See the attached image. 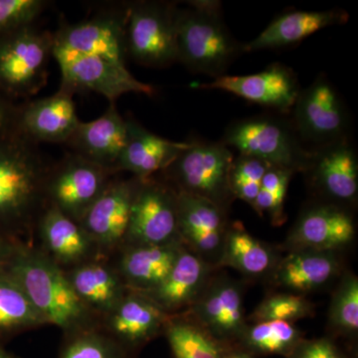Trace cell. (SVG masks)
<instances>
[{"label": "cell", "mask_w": 358, "mask_h": 358, "mask_svg": "<svg viewBox=\"0 0 358 358\" xmlns=\"http://www.w3.org/2000/svg\"><path fill=\"white\" fill-rule=\"evenodd\" d=\"M187 8L176 10L178 62L196 74L217 79L244 52L224 22L219 1H188Z\"/></svg>", "instance_id": "1"}, {"label": "cell", "mask_w": 358, "mask_h": 358, "mask_svg": "<svg viewBox=\"0 0 358 358\" xmlns=\"http://www.w3.org/2000/svg\"><path fill=\"white\" fill-rule=\"evenodd\" d=\"M42 237L47 248L65 264L81 260L88 253L91 238L80 223L54 206H49L40 219Z\"/></svg>", "instance_id": "27"}, {"label": "cell", "mask_w": 358, "mask_h": 358, "mask_svg": "<svg viewBox=\"0 0 358 358\" xmlns=\"http://www.w3.org/2000/svg\"><path fill=\"white\" fill-rule=\"evenodd\" d=\"M313 313V305L305 296L296 294H277L265 299L251 315L254 322L282 320L293 322Z\"/></svg>", "instance_id": "37"}, {"label": "cell", "mask_w": 358, "mask_h": 358, "mask_svg": "<svg viewBox=\"0 0 358 358\" xmlns=\"http://www.w3.org/2000/svg\"><path fill=\"white\" fill-rule=\"evenodd\" d=\"M128 136L115 171H128L141 181L164 171L187 147V141H173L148 131L127 117Z\"/></svg>", "instance_id": "21"}, {"label": "cell", "mask_w": 358, "mask_h": 358, "mask_svg": "<svg viewBox=\"0 0 358 358\" xmlns=\"http://www.w3.org/2000/svg\"><path fill=\"white\" fill-rule=\"evenodd\" d=\"M53 58L61 70L60 87L74 94L77 91L94 92L105 96L110 103H115L124 94L152 96L155 93L154 87L134 78L126 64L56 45L53 47Z\"/></svg>", "instance_id": "8"}, {"label": "cell", "mask_w": 358, "mask_h": 358, "mask_svg": "<svg viewBox=\"0 0 358 358\" xmlns=\"http://www.w3.org/2000/svg\"><path fill=\"white\" fill-rule=\"evenodd\" d=\"M339 261L331 251L293 250L274 268V279L282 288L301 294L324 287L339 272Z\"/></svg>", "instance_id": "25"}, {"label": "cell", "mask_w": 358, "mask_h": 358, "mask_svg": "<svg viewBox=\"0 0 358 358\" xmlns=\"http://www.w3.org/2000/svg\"><path fill=\"white\" fill-rule=\"evenodd\" d=\"M221 141L238 155L256 157L294 173H305L312 157V150L301 143L291 119L282 115L238 120L227 127Z\"/></svg>", "instance_id": "3"}, {"label": "cell", "mask_w": 358, "mask_h": 358, "mask_svg": "<svg viewBox=\"0 0 358 358\" xmlns=\"http://www.w3.org/2000/svg\"><path fill=\"white\" fill-rule=\"evenodd\" d=\"M164 331L176 358H222L226 353L221 343L194 322L171 320Z\"/></svg>", "instance_id": "32"}, {"label": "cell", "mask_w": 358, "mask_h": 358, "mask_svg": "<svg viewBox=\"0 0 358 358\" xmlns=\"http://www.w3.org/2000/svg\"><path fill=\"white\" fill-rule=\"evenodd\" d=\"M140 182V179L136 178L131 180L110 181L80 221L91 240L113 246L126 238Z\"/></svg>", "instance_id": "19"}, {"label": "cell", "mask_w": 358, "mask_h": 358, "mask_svg": "<svg viewBox=\"0 0 358 358\" xmlns=\"http://www.w3.org/2000/svg\"><path fill=\"white\" fill-rule=\"evenodd\" d=\"M176 10L178 6L173 2H129L127 56L150 68H166L178 62Z\"/></svg>", "instance_id": "7"}, {"label": "cell", "mask_w": 358, "mask_h": 358, "mask_svg": "<svg viewBox=\"0 0 358 358\" xmlns=\"http://www.w3.org/2000/svg\"><path fill=\"white\" fill-rule=\"evenodd\" d=\"M128 124L115 107L109 109L98 119L80 122L76 131L66 145L84 159L115 173L117 162L127 143Z\"/></svg>", "instance_id": "20"}, {"label": "cell", "mask_w": 358, "mask_h": 358, "mask_svg": "<svg viewBox=\"0 0 358 358\" xmlns=\"http://www.w3.org/2000/svg\"><path fill=\"white\" fill-rule=\"evenodd\" d=\"M54 35L34 24L0 35V87L13 96H33L47 83Z\"/></svg>", "instance_id": "6"}, {"label": "cell", "mask_w": 358, "mask_h": 358, "mask_svg": "<svg viewBox=\"0 0 358 358\" xmlns=\"http://www.w3.org/2000/svg\"><path fill=\"white\" fill-rule=\"evenodd\" d=\"M20 131L0 138V217L27 221L46 200L52 164Z\"/></svg>", "instance_id": "2"}, {"label": "cell", "mask_w": 358, "mask_h": 358, "mask_svg": "<svg viewBox=\"0 0 358 358\" xmlns=\"http://www.w3.org/2000/svg\"><path fill=\"white\" fill-rule=\"evenodd\" d=\"M4 247L3 244H2L1 240H0V257L3 255Z\"/></svg>", "instance_id": "43"}, {"label": "cell", "mask_w": 358, "mask_h": 358, "mask_svg": "<svg viewBox=\"0 0 358 358\" xmlns=\"http://www.w3.org/2000/svg\"><path fill=\"white\" fill-rule=\"evenodd\" d=\"M294 173L284 167L268 166L252 206L259 215L268 217L274 226H281L286 221L285 202Z\"/></svg>", "instance_id": "33"}, {"label": "cell", "mask_w": 358, "mask_h": 358, "mask_svg": "<svg viewBox=\"0 0 358 358\" xmlns=\"http://www.w3.org/2000/svg\"><path fill=\"white\" fill-rule=\"evenodd\" d=\"M58 358H128V352L114 338L84 331L68 338Z\"/></svg>", "instance_id": "36"}, {"label": "cell", "mask_w": 358, "mask_h": 358, "mask_svg": "<svg viewBox=\"0 0 358 358\" xmlns=\"http://www.w3.org/2000/svg\"><path fill=\"white\" fill-rule=\"evenodd\" d=\"M307 171L313 185L334 204L352 203L358 193V159L350 138L313 148Z\"/></svg>", "instance_id": "16"}, {"label": "cell", "mask_w": 358, "mask_h": 358, "mask_svg": "<svg viewBox=\"0 0 358 358\" xmlns=\"http://www.w3.org/2000/svg\"><path fill=\"white\" fill-rule=\"evenodd\" d=\"M268 164L256 157L238 155L230 171V189L233 197L253 206Z\"/></svg>", "instance_id": "35"}, {"label": "cell", "mask_w": 358, "mask_h": 358, "mask_svg": "<svg viewBox=\"0 0 358 358\" xmlns=\"http://www.w3.org/2000/svg\"><path fill=\"white\" fill-rule=\"evenodd\" d=\"M182 247L181 241L160 246H134L122 258V275L136 293H148L166 280Z\"/></svg>", "instance_id": "26"}, {"label": "cell", "mask_w": 358, "mask_h": 358, "mask_svg": "<svg viewBox=\"0 0 358 358\" xmlns=\"http://www.w3.org/2000/svg\"><path fill=\"white\" fill-rule=\"evenodd\" d=\"M68 278L87 308L112 313L124 296L119 277L100 264L82 266Z\"/></svg>", "instance_id": "29"}, {"label": "cell", "mask_w": 358, "mask_h": 358, "mask_svg": "<svg viewBox=\"0 0 358 358\" xmlns=\"http://www.w3.org/2000/svg\"><path fill=\"white\" fill-rule=\"evenodd\" d=\"M110 313V331L127 352L154 338L171 320L154 301L136 292L124 296Z\"/></svg>", "instance_id": "24"}, {"label": "cell", "mask_w": 358, "mask_h": 358, "mask_svg": "<svg viewBox=\"0 0 358 358\" xmlns=\"http://www.w3.org/2000/svg\"><path fill=\"white\" fill-rule=\"evenodd\" d=\"M355 236L353 217L341 205L322 203L301 213L288 237L293 250L331 251L343 248Z\"/></svg>", "instance_id": "18"}, {"label": "cell", "mask_w": 358, "mask_h": 358, "mask_svg": "<svg viewBox=\"0 0 358 358\" xmlns=\"http://www.w3.org/2000/svg\"><path fill=\"white\" fill-rule=\"evenodd\" d=\"M128 3L96 14L88 20L63 23L54 32V45L126 64Z\"/></svg>", "instance_id": "12"}, {"label": "cell", "mask_w": 358, "mask_h": 358, "mask_svg": "<svg viewBox=\"0 0 358 358\" xmlns=\"http://www.w3.org/2000/svg\"><path fill=\"white\" fill-rule=\"evenodd\" d=\"M329 324L343 336H355L358 331V279L345 275L334 294L329 313Z\"/></svg>", "instance_id": "34"}, {"label": "cell", "mask_w": 358, "mask_h": 358, "mask_svg": "<svg viewBox=\"0 0 358 358\" xmlns=\"http://www.w3.org/2000/svg\"><path fill=\"white\" fill-rule=\"evenodd\" d=\"M291 115L294 128L308 150L350 138L348 109L334 85L322 75L301 89Z\"/></svg>", "instance_id": "9"}, {"label": "cell", "mask_w": 358, "mask_h": 358, "mask_svg": "<svg viewBox=\"0 0 358 358\" xmlns=\"http://www.w3.org/2000/svg\"><path fill=\"white\" fill-rule=\"evenodd\" d=\"M220 266H228L249 277H260L275 268L270 247L252 236L241 223L228 228Z\"/></svg>", "instance_id": "28"}, {"label": "cell", "mask_w": 358, "mask_h": 358, "mask_svg": "<svg viewBox=\"0 0 358 358\" xmlns=\"http://www.w3.org/2000/svg\"><path fill=\"white\" fill-rule=\"evenodd\" d=\"M0 358H21L17 355H14L13 353L6 352L3 348H0Z\"/></svg>", "instance_id": "42"}, {"label": "cell", "mask_w": 358, "mask_h": 358, "mask_svg": "<svg viewBox=\"0 0 358 358\" xmlns=\"http://www.w3.org/2000/svg\"><path fill=\"white\" fill-rule=\"evenodd\" d=\"M211 268L210 265L183 245L166 280L157 288L143 294L167 315L192 307L211 281Z\"/></svg>", "instance_id": "23"}, {"label": "cell", "mask_w": 358, "mask_h": 358, "mask_svg": "<svg viewBox=\"0 0 358 358\" xmlns=\"http://www.w3.org/2000/svg\"><path fill=\"white\" fill-rule=\"evenodd\" d=\"M202 90H219L257 103L279 115H289L301 88L298 77L288 66L273 63L255 74L225 76L199 85Z\"/></svg>", "instance_id": "13"}, {"label": "cell", "mask_w": 358, "mask_h": 358, "mask_svg": "<svg viewBox=\"0 0 358 358\" xmlns=\"http://www.w3.org/2000/svg\"><path fill=\"white\" fill-rule=\"evenodd\" d=\"M244 312L241 287L226 278L209 282L192 306L194 324L221 345L239 341L247 327Z\"/></svg>", "instance_id": "15"}, {"label": "cell", "mask_w": 358, "mask_h": 358, "mask_svg": "<svg viewBox=\"0 0 358 358\" xmlns=\"http://www.w3.org/2000/svg\"><path fill=\"white\" fill-rule=\"evenodd\" d=\"M10 275L20 285L45 324L72 329L86 317L87 307L69 278L48 259L34 254L17 257L11 266Z\"/></svg>", "instance_id": "4"}, {"label": "cell", "mask_w": 358, "mask_h": 358, "mask_svg": "<svg viewBox=\"0 0 358 358\" xmlns=\"http://www.w3.org/2000/svg\"><path fill=\"white\" fill-rule=\"evenodd\" d=\"M110 173L74 152H68L58 164H52L47 178L46 199L50 206L80 223L109 185Z\"/></svg>", "instance_id": "10"}, {"label": "cell", "mask_w": 358, "mask_h": 358, "mask_svg": "<svg viewBox=\"0 0 358 358\" xmlns=\"http://www.w3.org/2000/svg\"><path fill=\"white\" fill-rule=\"evenodd\" d=\"M48 4L45 0H0V35L34 24Z\"/></svg>", "instance_id": "38"}, {"label": "cell", "mask_w": 358, "mask_h": 358, "mask_svg": "<svg viewBox=\"0 0 358 358\" xmlns=\"http://www.w3.org/2000/svg\"><path fill=\"white\" fill-rule=\"evenodd\" d=\"M234 159L221 141L192 140L164 173L176 192L201 197L227 211L234 200L229 183Z\"/></svg>", "instance_id": "5"}, {"label": "cell", "mask_w": 358, "mask_h": 358, "mask_svg": "<svg viewBox=\"0 0 358 358\" xmlns=\"http://www.w3.org/2000/svg\"><path fill=\"white\" fill-rule=\"evenodd\" d=\"M126 238L136 246H160L181 241L176 189L152 178L141 180Z\"/></svg>", "instance_id": "11"}, {"label": "cell", "mask_w": 358, "mask_h": 358, "mask_svg": "<svg viewBox=\"0 0 358 358\" xmlns=\"http://www.w3.org/2000/svg\"><path fill=\"white\" fill-rule=\"evenodd\" d=\"M287 358H345L331 339H303Z\"/></svg>", "instance_id": "39"}, {"label": "cell", "mask_w": 358, "mask_h": 358, "mask_svg": "<svg viewBox=\"0 0 358 358\" xmlns=\"http://www.w3.org/2000/svg\"><path fill=\"white\" fill-rule=\"evenodd\" d=\"M18 115L20 108L15 109L0 98V133L18 131Z\"/></svg>", "instance_id": "40"}, {"label": "cell", "mask_w": 358, "mask_h": 358, "mask_svg": "<svg viewBox=\"0 0 358 358\" xmlns=\"http://www.w3.org/2000/svg\"><path fill=\"white\" fill-rule=\"evenodd\" d=\"M303 339V334L293 322L270 320L247 326L238 341L250 355L288 357Z\"/></svg>", "instance_id": "30"}, {"label": "cell", "mask_w": 358, "mask_h": 358, "mask_svg": "<svg viewBox=\"0 0 358 358\" xmlns=\"http://www.w3.org/2000/svg\"><path fill=\"white\" fill-rule=\"evenodd\" d=\"M74 93L60 87L54 95L20 108L18 131L33 143H67L79 126Z\"/></svg>", "instance_id": "17"}, {"label": "cell", "mask_w": 358, "mask_h": 358, "mask_svg": "<svg viewBox=\"0 0 358 358\" xmlns=\"http://www.w3.org/2000/svg\"><path fill=\"white\" fill-rule=\"evenodd\" d=\"M222 358H253L248 353L244 352L225 353Z\"/></svg>", "instance_id": "41"}, {"label": "cell", "mask_w": 358, "mask_h": 358, "mask_svg": "<svg viewBox=\"0 0 358 358\" xmlns=\"http://www.w3.org/2000/svg\"><path fill=\"white\" fill-rule=\"evenodd\" d=\"M45 324L13 275L0 274V331L30 329Z\"/></svg>", "instance_id": "31"}, {"label": "cell", "mask_w": 358, "mask_h": 358, "mask_svg": "<svg viewBox=\"0 0 358 358\" xmlns=\"http://www.w3.org/2000/svg\"><path fill=\"white\" fill-rule=\"evenodd\" d=\"M227 211L208 200L178 192V231L182 244L212 268L220 266L227 236Z\"/></svg>", "instance_id": "14"}, {"label": "cell", "mask_w": 358, "mask_h": 358, "mask_svg": "<svg viewBox=\"0 0 358 358\" xmlns=\"http://www.w3.org/2000/svg\"><path fill=\"white\" fill-rule=\"evenodd\" d=\"M343 9L289 10L275 17L256 38L244 43V52L275 50L301 43L310 35L331 26L348 22Z\"/></svg>", "instance_id": "22"}]
</instances>
